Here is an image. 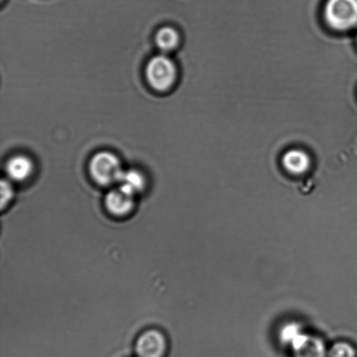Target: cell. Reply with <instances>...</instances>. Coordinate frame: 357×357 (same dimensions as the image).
Listing matches in <instances>:
<instances>
[{
	"mask_svg": "<svg viewBox=\"0 0 357 357\" xmlns=\"http://www.w3.org/2000/svg\"><path fill=\"white\" fill-rule=\"evenodd\" d=\"M33 162L26 155H15L6 163L7 176L13 181H24L31 176Z\"/></svg>",
	"mask_w": 357,
	"mask_h": 357,
	"instance_id": "cell-7",
	"label": "cell"
},
{
	"mask_svg": "<svg viewBox=\"0 0 357 357\" xmlns=\"http://www.w3.org/2000/svg\"><path fill=\"white\" fill-rule=\"evenodd\" d=\"M324 14L334 29H352L357 26V0H328Z\"/></svg>",
	"mask_w": 357,
	"mask_h": 357,
	"instance_id": "cell-3",
	"label": "cell"
},
{
	"mask_svg": "<svg viewBox=\"0 0 357 357\" xmlns=\"http://www.w3.org/2000/svg\"><path fill=\"white\" fill-rule=\"evenodd\" d=\"M291 351L292 357H328V348L321 337L306 333Z\"/></svg>",
	"mask_w": 357,
	"mask_h": 357,
	"instance_id": "cell-6",
	"label": "cell"
},
{
	"mask_svg": "<svg viewBox=\"0 0 357 357\" xmlns=\"http://www.w3.org/2000/svg\"><path fill=\"white\" fill-rule=\"evenodd\" d=\"M283 166L293 174H302L309 169L310 159L305 152L298 149L290 150L282 158Z\"/></svg>",
	"mask_w": 357,
	"mask_h": 357,
	"instance_id": "cell-9",
	"label": "cell"
},
{
	"mask_svg": "<svg viewBox=\"0 0 357 357\" xmlns=\"http://www.w3.org/2000/svg\"><path fill=\"white\" fill-rule=\"evenodd\" d=\"M177 76L176 65L167 54L152 58L146 68V80L153 89L166 92L174 86Z\"/></svg>",
	"mask_w": 357,
	"mask_h": 357,
	"instance_id": "cell-2",
	"label": "cell"
},
{
	"mask_svg": "<svg viewBox=\"0 0 357 357\" xmlns=\"http://www.w3.org/2000/svg\"><path fill=\"white\" fill-rule=\"evenodd\" d=\"M135 349L137 357H166L169 344L162 332L149 330L139 335L136 340Z\"/></svg>",
	"mask_w": 357,
	"mask_h": 357,
	"instance_id": "cell-4",
	"label": "cell"
},
{
	"mask_svg": "<svg viewBox=\"0 0 357 357\" xmlns=\"http://www.w3.org/2000/svg\"><path fill=\"white\" fill-rule=\"evenodd\" d=\"M14 195L13 185L7 180L1 181V208H5L12 201Z\"/></svg>",
	"mask_w": 357,
	"mask_h": 357,
	"instance_id": "cell-13",
	"label": "cell"
},
{
	"mask_svg": "<svg viewBox=\"0 0 357 357\" xmlns=\"http://www.w3.org/2000/svg\"><path fill=\"white\" fill-rule=\"evenodd\" d=\"M123 171L120 160L111 152L97 153L90 160L91 177L96 183L105 187L118 183Z\"/></svg>",
	"mask_w": 357,
	"mask_h": 357,
	"instance_id": "cell-1",
	"label": "cell"
},
{
	"mask_svg": "<svg viewBox=\"0 0 357 357\" xmlns=\"http://www.w3.org/2000/svg\"><path fill=\"white\" fill-rule=\"evenodd\" d=\"M155 41L160 50L167 54L178 47L180 36L173 27L165 26L157 31Z\"/></svg>",
	"mask_w": 357,
	"mask_h": 357,
	"instance_id": "cell-11",
	"label": "cell"
},
{
	"mask_svg": "<svg viewBox=\"0 0 357 357\" xmlns=\"http://www.w3.org/2000/svg\"><path fill=\"white\" fill-rule=\"evenodd\" d=\"M306 332L302 325L296 321L285 324L279 331V340L281 344L291 349L294 346L301 341Z\"/></svg>",
	"mask_w": 357,
	"mask_h": 357,
	"instance_id": "cell-10",
	"label": "cell"
},
{
	"mask_svg": "<svg viewBox=\"0 0 357 357\" xmlns=\"http://www.w3.org/2000/svg\"><path fill=\"white\" fill-rule=\"evenodd\" d=\"M105 206L112 215L127 216L134 209L135 196L128 194L121 188H114L107 192L105 198Z\"/></svg>",
	"mask_w": 357,
	"mask_h": 357,
	"instance_id": "cell-5",
	"label": "cell"
},
{
	"mask_svg": "<svg viewBox=\"0 0 357 357\" xmlns=\"http://www.w3.org/2000/svg\"><path fill=\"white\" fill-rule=\"evenodd\" d=\"M328 357H357V351L348 342H337L328 348Z\"/></svg>",
	"mask_w": 357,
	"mask_h": 357,
	"instance_id": "cell-12",
	"label": "cell"
},
{
	"mask_svg": "<svg viewBox=\"0 0 357 357\" xmlns=\"http://www.w3.org/2000/svg\"><path fill=\"white\" fill-rule=\"evenodd\" d=\"M119 188L128 194L136 196L144 190L146 180L144 176L136 169L124 170L118 182Z\"/></svg>",
	"mask_w": 357,
	"mask_h": 357,
	"instance_id": "cell-8",
	"label": "cell"
}]
</instances>
